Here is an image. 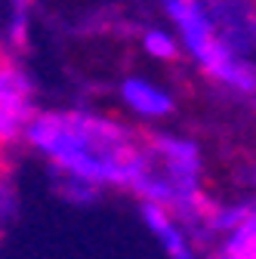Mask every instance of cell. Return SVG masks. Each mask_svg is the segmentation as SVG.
Returning <instances> with one entry per match:
<instances>
[{"label": "cell", "mask_w": 256, "mask_h": 259, "mask_svg": "<svg viewBox=\"0 0 256 259\" xmlns=\"http://www.w3.org/2000/svg\"><path fill=\"white\" fill-rule=\"evenodd\" d=\"M53 185L59 191V198H65L68 204H77V207H87V204H96L102 198V185H96L90 179H80V176H68V173H53Z\"/></svg>", "instance_id": "cell-11"}, {"label": "cell", "mask_w": 256, "mask_h": 259, "mask_svg": "<svg viewBox=\"0 0 256 259\" xmlns=\"http://www.w3.org/2000/svg\"><path fill=\"white\" fill-rule=\"evenodd\" d=\"M34 114H37V90L28 68L13 56H0V136H4V142L7 145L22 142Z\"/></svg>", "instance_id": "cell-4"}, {"label": "cell", "mask_w": 256, "mask_h": 259, "mask_svg": "<svg viewBox=\"0 0 256 259\" xmlns=\"http://www.w3.org/2000/svg\"><path fill=\"white\" fill-rule=\"evenodd\" d=\"M126 188L139 201H154L176 210L191 225L207 204L204 145L195 136L173 133V130H154L142 136L126 176Z\"/></svg>", "instance_id": "cell-2"}, {"label": "cell", "mask_w": 256, "mask_h": 259, "mask_svg": "<svg viewBox=\"0 0 256 259\" xmlns=\"http://www.w3.org/2000/svg\"><path fill=\"white\" fill-rule=\"evenodd\" d=\"M139 133L102 108H50L31 117L22 142L53 173L90 179L102 188H126Z\"/></svg>", "instance_id": "cell-1"}, {"label": "cell", "mask_w": 256, "mask_h": 259, "mask_svg": "<svg viewBox=\"0 0 256 259\" xmlns=\"http://www.w3.org/2000/svg\"><path fill=\"white\" fill-rule=\"evenodd\" d=\"M139 216H142V225L148 229V235L157 241L167 256L173 259H188L198 253V241H195V232L185 216H179L176 210L164 207V204H154V201H142L139 207Z\"/></svg>", "instance_id": "cell-6"}, {"label": "cell", "mask_w": 256, "mask_h": 259, "mask_svg": "<svg viewBox=\"0 0 256 259\" xmlns=\"http://www.w3.org/2000/svg\"><path fill=\"white\" fill-rule=\"evenodd\" d=\"M216 256H226V259H256V198H253V210L250 216L238 225L235 232H229L216 247Z\"/></svg>", "instance_id": "cell-9"}, {"label": "cell", "mask_w": 256, "mask_h": 259, "mask_svg": "<svg viewBox=\"0 0 256 259\" xmlns=\"http://www.w3.org/2000/svg\"><path fill=\"white\" fill-rule=\"evenodd\" d=\"M16 210H19V198H16V185L10 182V176L0 170V232L16 219Z\"/></svg>", "instance_id": "cell-12"}, {"label": "cell", "mask_w": 256, "mask_h": 259, "mask_svg": "<svg viewBox=\"0 0 256 259\" xmlns=\"http://www.w3.org/2000/svg\"><path fill=\"white\" fill-rule=\"evenodd\" d=\"M139 50L145 59L151 62H176L182 56V47H179V37H176V31L170 25H145L142 28V34H139Z\"/></svg>", "instance_id": "cell-8"}, {"label": "cell", "mask_w": 256, "mask_h": 259, "mask_svg": "<svg viewBox=\"0 0 256 259\" xmlns=\"http://www.w3.org/2000/svg\"><path fill=\"white\" fill-rule=\"evenodd\" d=\"M117 105L136 123L157 126L176 114V93L148 74H123L117 80Z\"/></svg>", "instance_id": "cell-5"}, {"label": "cell", "mask_w": 256, "mask_h": 259, "mask_svg": "<svg viewBox=\"0 0 256 259\" xmlns=\"http://www.w3.org/2000/svg\"><path fill=\"white\" fill-rule=\"evenodd\" d=\"M157 4L176 31L182 53L198 65L207 80L232 99L256 102V56H244L219 37L207 0H157Z\"/></svg>", "instance_id": "cell-3"}, {"label": "cell", "mask_w": 256, "mask_h": 259, "mask_svg": "<svg viewBox=\"0 0 256 259\" xmlns=\"http://www.w3.org/2000/svg\"><path fill=\"white\" fill-rule=\"evenodd\" d=\"M219 37L244 56H256V0H207Z\"/></svg>", "instance_id": "cell-7"}, {"label": "cell", "mask_w": 256, "mask_h": 259, "mask_svg": "<svg viewBox=\"0 0 256 259\" xmlns=\"http://www.w3.org/2000/svg\"><path fill=\"white\" fill-rule=\"evenodd\" d=\"M28 34H31V0H7V10H4L7 50H25Z\"/></svg>", "instance_id": "cell-10"}, {"label": "cell", "mask_w": 256, "mask_h": 259, "mask_svg": "<svg viewBox=\"0 0 256 259\" xmlns=\"http://www.w3.org/2000/svg\"><path fill=\"white\" fill-rule=\"evenodd\" d=\"M4 148H7V142H4V136H0V151H4Z\"/></svg>", "instance_id": "cell-13"}]
</instances>
